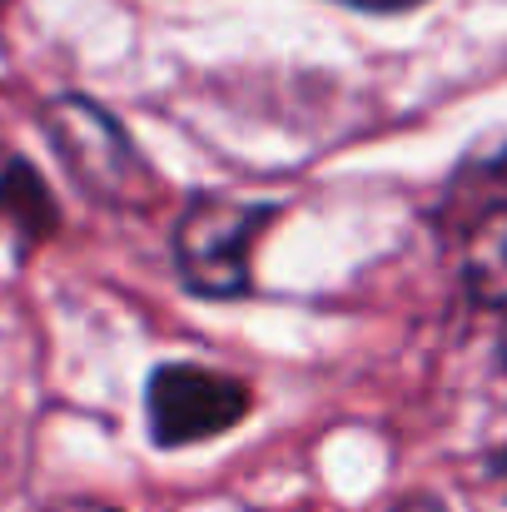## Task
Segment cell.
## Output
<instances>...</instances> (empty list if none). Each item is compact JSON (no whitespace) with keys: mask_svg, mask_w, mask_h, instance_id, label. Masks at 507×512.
Listing matches in <instances>:
<instances>
[{"mask_svg":"<svg viewBox=\"0 0 507 512\" xmlns=\"http://www.w3.org/2000/svg\"><path fill=\"white\" fill-rule=\"evenodd\" d=\"M343 5H358V10H408L418 0H343Z\"/></svg>","mask_w":507,"mask_h":512,"instance_id":"cell-9","label":"cell"},{"mask_svg":"<svg viewBox=\"0 0 507 512\" xmlns=\"http://www.w3.org/2000/svg\"><path fill=\"white\" fill-rule=\"evenodd\" d=\"M279 219H284V204H274V199L199 189L169 234L179 284L209 304L249 299L254 294V249Z\"/></svg>","mask_w":507,"mask_h":512,"instance_id":"cell-2","label":"cell"},{"mask_svg":"<svg viewBox=\"0 0 507 512\" xmlns=\"http://www.w3.org/2000/svg\"><path fill=\"white\" fill-rule=\"evenodd\" d=\"M254 413V388L239 373L165 358L145 373V433L160 453L199 448L224 433H234Z\"/></svg>","mask_w":507,"mask_h":512,"instance_id":"cell-3","label":"cell"},{"mask_svg":"<svg viewBox=\"0 0 507 512\" xmlns=\"http://www.w3.org/2000/svg\"><path fill=\"white\" fill-rule=\"evenodd\" d=\"M65 224V209L50 189V179L30 155H5L0 160V229L15 244V259H30L35 249H45Z\"/></svg>","mask_w":507,"mask_h":512,"instance_id":"cell-4","label":"cell"},{"mask_svg":"<svg viewBox=\"0 0 507 512\" xmlns=\"http://www.w3.org/2000/svg\"><path fill=\"white\" fill-rule=\"evenodd\" d=\"M483 473H488L493 483H503V493H507V443H498V448L483 458Z\"/></svg>","mask_w":507,"mask_h":512,"instance_id":"cell-8","label":"cell"},{"mask_svg":"<svg viewBox=\"0 0 507 512\" xmlns=\"http://www.w3.org/2000/svg\"><path fill=\"white\" fill-rule=\"evenodd\" d=\"M35 125L45 135V145L55 150L65 179L100 209L115 214H150L165 194L155 165L145 160V150L135 145V135L125 130V120L100 105L95 95L80 90H60L35 110Z\"/></svg>","mask_w":507,"mask_h":512,"instance_id":"cell-1","label":"cell"},{"mask_svg":"<svg viewBox=\"0 0 507 512\" xmlns=\"http://www.w3.org/2000/svg\"><path fill=\"white\" fill-rule=\"evenodd\" d=\"M388 512H448V503H443L438 493H408V498H398Z\"/></svg>","mask_w":507,"mask_h":512,"instance_id":"cell-6","label":"cell"},{"mask_svg":"<svg viewBox=\"0 0 507 512\" xmlns=\"http://www.w3.org/2000/svg\"><path fill=\"white\" fill-rule=\"evenodd\" d=\"M463 294L478 309L507 314V204L478 214L463 249Z\"/></svg>","mask_w":507,"mask_h":512,"instance_id":"cell-5","label":"cell"},{"mask_svg":"<svg viewBox=\"0 0 507 512\" xmlns=\"http://www.w3.org/2000/svg\"><path fill=\"white\" fill-rule=\"evenodd\" d=\"M498 353H503V363H507V324H503V339H498Z\"/></svg>","mask_w":507,"mask_h":512,"instance_id":"cell-10","label":"cell"},{"mask_svg":"<svg viewBox=\"0 0 507 512\" xmlns=\"http://www.w3.org/2000/svg\"><path fill=\"white\" fill-rule=\"evenodd\" d=\"M45 512H125V508H115V503H100V498H60V503H50Z\"/></svg>","mask_w":507,"mask_h":512,"instance_id":"cell-7","label":"cell"}]
</instances>
